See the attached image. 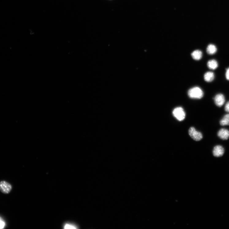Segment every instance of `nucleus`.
I'll return each instance as SVG.
<instances>
[{
  "mask_svg": "<svg viewBox=\"0 0 229 229\" xmlns=\"http://www.w3.org/2000/svg\"><path fill=\"white\" fill-rule=\"evenodd\" d=\"M188 95L191 98L200 99L203 97L204 93L200 88L195 87L189 90L188 92Z\"/></svg>",
  "mask_w": 229,
  "mask_h": 229,
  "instance_id": "1",
  "label": "nucleus"
},
{
  "mask_svg": "<svg viewBox=\"0 0 229 229\" xmlns=\"http://www.w3.org/2000/svg\"><path fill=\"white\" fill-rule=\"evenodd\" d=\"M174 116L179 121H182L185 117V113L184 109L181 107L175 108L173 112Z\"/></svg>",
  "mask_w": 229,
  "mask_h": 229,
  "instance_id": "2",
  "label": "nucleus"
},
{
  "mask_svg": "<svg viewBox=\"0 0 229 229\" xmlns=\"http://www.w3.org/2000/svg\"><path fill=\"white\" fill-rule=\"evenodd\" d=\"M12 189V186L9 183L6 181L0 182V191L5 194H9Z\"/></svg>",
  "mask_w": 229,
  "mask_h": 229,
  "instance_id": "3",
  "label": "nucleus"
},
{
  "mask_svg": "<svg viewBox=\"0 0 229 229\" xmlns=\"http://www.w3.org/2000/svg\"><path fill=\"white\" fill-rule=\"evenodd\" d=\"M189 133L191 137L195 141H200L203 138L202 133L197 131L193 127H190L189 130Z\"/></svg>",
  "mask_w": 229,
  "mask_h": 229,
  "instance_id": "4",
  "label": "nucleus"
},
{
  "mask_svg": "<svg viewBox=\"0 0 229 229\" xmlns=\"http://www.w3.org/2000/svg\"><path fill=\"white\" fill-rule=\"evenodd\" d=\"M214 100L215 104L219 107H222L224 104L225 101L224 96L222 94L216 95Z\"/></svg>",
  "mask_w": 229,
  "mask_h": 229,
  "instance_id": "5",
  "label": "nucleus"
},
{
  "mask_svg": "<svg viewBox=\"0 0 229 229\" xmlns=\"http://www.w3.org/2000/svg\"><path fill=\"white\" fill-rule=\"evenodd\" d=\"M213 154L216 157L222 156L224 154V149L223 147L219 145L216 146L213 150Z\"/></svg>",
  "mask_w": 229,
  "mask_h": 229,
  "instance_id": "6",
  "label": "nucleus"
},
{
  "mask_svg": "<svg viewBox=\"0 0 229 229\" xmlns=\"http://www.w3.org/2000/svg\"><path fill=\"white\" fill-rule=\"evenodd\" d=\"M218 135L222 139L227 140L229 138V131L224 128L220 129L218 132Z\"/></svg>",
  "mask_w": 229,
  "mask_h": 229,
  "instance_id": "7",
  "label": "nucleus"
},
{
  "mask_svg": "<svg viewBox=\"0 0 229 229\" xmlns=\"http://www.w3.org/2000/svg\"><path fill=\"white\" fill-rule=\"evenodd\" d=\"M191 56L194 60H199L202 56V53L201 51L197 50L193 51L191 54Z\"/></svg>",
  "mask_w": 229,
  "mask_h": 229,
  "instance_id": "8",
  "label": "nucleus"
},
{
  "mask_svg": "<svg viewBox=\"0 0 229 229\" xmlns=\"http://www.w3.org/2000/svg\"><path fill=\"white\" fill-rule=\"evenodd\" d=\"M215 78V74L214 73L212 72H208L204 75V79L208 82L212 81Z\"/></svg>",
  "mask_w": 229,
  "mask_h": 229,
  "instance_id": "9",
  "label": "nucleus"
},
{
  "mask_svg": "<svg viewBox=\"0 0 229 229\" xmlns=\"http://www.w3.org/2000/svg\"><path fill=\"white\" fill-rule=\"evenodd\" d=\"M207 66L209 69L215 70L217 68L218 65L216 61L215 60H211L208 62Z\"/></svg>",
  "mask_w": 229,
  "mask_h": 229,
  "instance_id": "10",
  "label": "nucleus"
},
{
  "mask_svg": "<svg viewBox=\"0 0 229 229\" xmlns=\"http://www.w3.org/2000/svg\"><path fill=\"white\" fill-rule=\"evenodd\" d=\"M217 51L216 47L213 44H209L207 48V53L210 55H213L215 54L216 52Z\"/></svg>",
  "mask_w": 229,
  "mask_h": 229,
  "instance_id": "11",
  "label": "nucleus"
},
{
  "mask_svg": "<svg viewBox=\"0 0 229 229\" xmlns=\"http://www.w3.org/2000/svg\"><path fill=\"white\" fill-rule=\"evenodd\" d=\"M220 124L222 126L229 125V114L225 115L220 121Z\"/></svg>",
  "mask_w": 229,
  "mask_h": 229,
  "instance_id": "12",
  "label": "nucleus"
},
{
  "mask_svg": "<svg viewBox=\"0 0 229 229\" xmlns=\"http://www.w3.org/2000/svg\"><path fill=\"white\" fill-rule=\"evenodd\" d=\"M65 229H76L77 228V226L71 223H67L65 224L64 226Z\"/></svg>",
  "mask_w": 229,
  "mask_h": 229,
  "instance_id": "13",
  "label": "nucleus"
},
{
  "mask_svg": "<svg viewBox=\"0 0 229 229\" xmlns=\"http://www.w3.org/2000/svg\"><path fill=\"white\" fill-rule=\"evenodd\" d=\"M6 226V223L3 219L0 217V229L4 228Z\"/></svg>",
  "mask_w": 229,
  "mask_h": 229,
  "instance_id": "14",
  "label": "nucleus"
},
{
  "mask_svg": "<svg viewBox=\"0 0 229 229\" xmlns=\"http://www.w3.org/2000/svg\"><path fill=\"white\" fill-rule=\"evenodd\" d=\"M225 111L229 113V101H228L226 104L225 107Z\"/></svg>",
  "mask_w": 229,
  "mask_h": 229,
  "instance_id": "15",
  "label": "nucleus"
},
{
  "mask_svg": "<svg viewBox=\"0 0 229 229\" xmlns=\"http://www.w3.org/2000/svg\"><path fill=\"white\" fill-rule=\"evenodd\" d=\"M226 77L227 79L229 81V67L226 70Z\"/></svg>",
  "mask_w": 229,
  "mask_h": 229,
  "instance_id": "16",
  "label": "nucleus"
}]
</instances>
